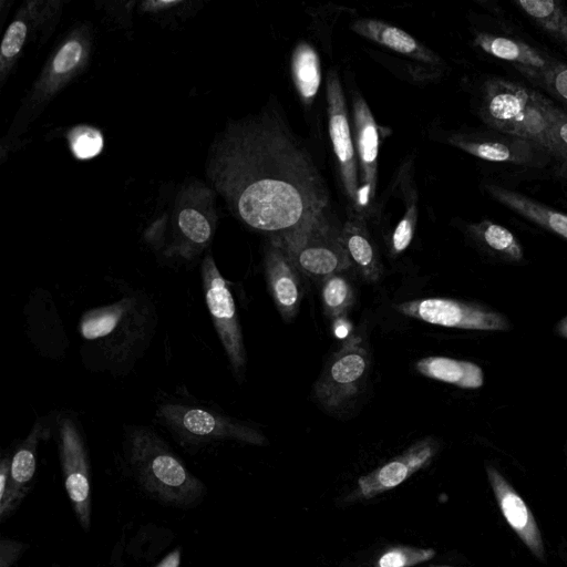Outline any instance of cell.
I'll return each instance as SVG.
<instances>
[{
    "mask_svg": "<svg viewBox=\"0 0 567 567\" xmlns=\"http://www.w3.org/2000/svg\"><path fill=\"white\" fill-rule=\"evenodd\" d=\"M474 43L483 52L511 63L537 86L542 75L558 59L522 39L492 32H477Z\"/></svg>",
    "mask_w": 567,
    "mask_h": 567,
    "instance_id": "e0dca14e",
    "label": "cell"
},
{
    "mask_svg": "<svg viewBox=\"0 0 567 567\" xmlns=\"http://www.w3.org/2000/svg\"><path fill=\"white\" fill-rule=\"evenodd\" d=\"M157 423L185 449L197 450L208 445L237 441L266 445L267 439L256 429L203 403L186 399H169L157 404Z\"/></svg>",
    "mask_w": 567,
    "mask_h": 567,
    "instance_id": "5b68a950",
    "label": "cell"
},
{
    "mask_svg": "<svg viewBox=\"0 0 567 567\" xmlns=\"http://www.w3.org/2000/svg\"><path fill=\"white\" fill-rule=\"evenodd\" d=\"M324 313L331 319L346 316L355 302V290L350 279L343 274L327 277L320 287Z\"/></svg>",
    "mask_w": 567,
    "mask_h": 567,
    "instance_id": "484cf974",
    "label": "cell"
},
{
    "mask_svg": "<svg viewBox=\"0 0 567 567\" xmlns=\"http://www.w3.org/2000/svg\"><path fill=\"white\" fill-rule=\"evenodd\" d=\"M352 105L360 181L359 204L361 215L364 217L362 207L368 206L375 195L379 132L369 105L360 95L353 97Z\"/></svg>",
    "mask_w": 567,
    "mask_h": 567,
    "instance_id": "2e32d148",
    "label": "cell"
},
{
    "mask_svg": "<svg viewBox=\"0 0 567 567\" xmlns=\"http://www.w3.org/2000/svg\"><path fill=\"white\" fill-rule=\"evenodd\" d=\"M71 146L78 158L87 159L101 152L103 138L97 131L82 127L72 133Z\"/></svg>",
    "mask_w": 567,
    "mask_h": 567,
    "instance_id": "4dcf8cb0",
    "label": "cell"
},
{
    "mask_svg": "<svg viewBox=\"0 0 567 567\" xmlns=\"http://www.w3.org/2000/svg\"><path fill=\"white\" fill-rule=\"evenodd\" d=\"M554 331L558 337L567 339V316L556 323Z\"/></svg>",
    "mask_w": 567,
    "mask_h": 567,
    "instance_id": "d590c367",
    "label": "cell"
},
{
    "mask_svg": "<svg viewBox=\"0 0 567 567\" xmlns=\"http://www.w3.org/2000/svg\"><path fill=\"white\" fill-rule=\"evenodd\" d=\"M291 75L300 99L310 105L320 87L321 68L319 56L309 43L301 42L295 48Z\"/></svg>",
    "mask_w": 567,
    "mask_h": 567,
    "instance_id": "d4e9b609",
    "label": "cell"
},
{
    "mask_svg": "<svg viewBox=\"0 0 567 567\" xmlns=\"http://www.w3.org/2000/svg\"><path fill=\"white\" fill-rule=\"evenodd\" d=\"M434 555L432 548L394 546L384 550L373 567H413L430 560Z\"/></svg>",
    "mask_w": 567,
    "mask_h": 567,
    "instance_id": "4316f807",
    "label": "cell"
},
{
    "mask_svg": "<svg viewBox=\"0 0 567 567\" xmlns=\"http://www.w3.org/2000/svg\"><path fill=\"white\" fill-rule=\"evenodd\" d=\"M369 370L370 353L364 340L350 336L315 383L317 402L330 413H343L363 391Z\"/></svg>",
    "mask_w": 567,
    "mask_h": 567,
    "instance_id": "52a82bcc",
    "label": "cell"
},
{
    "mask_svg": "<svg viewBox=\"0 0 567 567\" xmlns=\"http://www.w3.org/2000/svg\"><path fill=\"white\" fill-rule=\"evenodd\" d=\"M326 89L329 135L338 161L342 187L351 203L352 213L361 215L359 204L360 181L355 147L351 136L343 90L334 71L329 72Z\"/></svg>",
    "mask_w": 567,
    "mask_h": 567,
    "instance_id": "4fadbf2b",
    "label": "cell"
},
{
    "mask_svg": "<svg viewBox=\"0 0 567 567\" xmlns=\"http://www.w3.org/2000/svg\"><path fill=\"white\" fill-rule=\"evenodd\" d=\"M157 322L154 302L141 290L87 309L78 324L83 364L91 371L126 375L150 348Z\"/></svg>",
    "mask_w": 567,
    "mask_h": 567,
    "instance_id": "7a4b0ae2",
    "label": "cell"
},
{
    "mask_svg": "<svg viewBox=\"0 0 567 567\" xmlns=\"http://www.w3.org/2000/svg\"><path fill=\"white\" fill-rule=\"evenodd\" d=\"M447 143L484 161L526 168H545L554 163L542 145L495 130L452 133Z\"/></svg>",
    "mask_w": 567,
    "mask_h": 567,
    "instance_id": "8fae6325",
    "label": "cell"
},
{
    "mask_svg": "<svg viewBox=\"0 0 567 567\" xmlns=\"http://www.w3.org/2000/svg\"><path fill=\"white\" fill-rule=\"evenodd\" d=\"M478 117L492 130L535 142L553 156L550 125L557 104L539 91L498 75L478 89Z\"/></svg>",
    "mask_w": 567,
    "mask_h": 567,
    "instance_id": "277c9868",
    "label": "cell"
},
{
    "mask_svg": "<svg viewBox=\"0 0 567 567\" xmlns=\"http://www.w3.org/2000/svg\"><path fill=\"white\" fill-rule=\"evenodd\" d=\"M52 426L56 433L59 457L65 489L84 530L91 526V483L89 450L81 424L70 412L56 414Z\"/></svg>",
    "mask_w": 567,
    "mask_h": 567,
    "instance_id": "ba28073f",
    "label": "cell"
},
{
    "mask_svg": "<svg viewBox=\"0 0 567 567\" xmlns=\"http://www.w3.org/2000/svg\"><path fill=\"white\" fill-rule=\"evenodd\" d=\"M47 419L34 422L29 434L0 463V517L11 515L29 493L37 470V451L41 440L51 435Z\"/></svg>",
    "mask_w": 567,
    "mask_h": 567,
    "instance_id": "7c38bea8",
    "label": "cell"
},
{
    "mask_svg": "<svg viewBox=\"0 0 567 567\" xmlns=\"http://www.w3.org/2000/svg\"><path fill=\"white\" fill-rule=\"evenodd\" d=\"M341 235L352 268L364 281H379L383 268L377 246L365 226L364 217L351 213L349 219L341 227Z\"/></svg>",
    "mask_w": 567,
    "mask_h": 567,
    "instance_id": "d6986e66",
    "label": "cell"
},
{
    "mask_svg": "<svg viewBox=\"0 0 567 567\" xmlns=\"http://www.w3.org/2000/svg\"><path fill=\"white\" fill-rule=\"evenodd\" d=\"M538 87L551 96L553 101L567 113V63L557 60L542 75Z\"/></svg>",
    "mask_w": 567,
    "mask_h": 567,
    "instance_id": "f1b7e54d",
    "label": "cell"
},
{
    "mask_svg": "<svg viewBox=\"0 0 567 567\" xmlns=\"http://www.w3.org/2000/svg\"><path fill=\"white\" fill-rule=\"evenodd\" d=\"M466 235L485 255L503 262L524 260V249L517 237L506 227L489 219L466 225Z\"/></svg>",
    "mask_w": 567,
    "mask_h": 567,
    "instance_id": "44dd1931",
    "label": "cell"
},
{
    "mask_svg": "<svg viewBox=\"0 0 567 567\" xmlns=\"http://www.w3.org/2000/svg\"><path fill=\"white\" fill-rule=\"evenodd\" d=\"M556 174L567 178V113L557 105L550 125Z\"/></svg>",
    "mask_w": 567,
    "mask_h": 567,
    "instance_id": "83f0119b",
    "label": "cell"
},
{
    "mask_svg": "<svg viewBox=\"0 0 567 567\" xmlns=\"http://www.w3.org/2000/svg\"><path fill=\"white\" fill-rule=\"evenodd\" d=\"M238 217L271 236L327 210L329 195L309 152L277 117L265 115L236 138L227 164Z\"/></svg>",
    "mask_w": 567,
    "mask_h": 567,
    "instance_id": "6da1fadb",
    "label": "cell"
},
{
    "mask_svg": "<svg viewBox=\"0 0 567 567\" xmlns=\"http://www.w3.org/2000/svg\"><path fill=\"white\" fill-rule=\"evenodd\" d=\"M514 4L567 52V8L559 0H516Z\"/></svg>",
    "mask_w": 567,
    "mask_h": 567,
    "instance_id": "603a6c76",
    "label": "cell"
},
{
    "mask_svg": "<svg viewBox=\"0 0 567 567\" xmlns=\"http://www.w3.org/2000/svg\"><path fill=\"white\" fill-rule=\"evenodd\" d=\"M359 35L392 51L429 64H441V58L404 30L374 19H359L350 27Z\"/></svg>",
    "mask_w": 567,
    "mask_h": 567,
    "instance_id": "ffe728a7",
    "label": "cell"
},
{
    "mask_svg": "<svg viewBox=\"0 0 567 567\" xmlns=\"http://www.w3.org/2000/svg\"><path fill=\"white\" fill-rule=\"evenodd\" d=\"M181 563V550L176 549L168 554L156 567H178Z\"/></svg>",
    "mask_w": 567,
    "mask_h": 567,
    "instance_id": "e575fe53",
    "label": "cell"
},
{
    "mask_svg": "<svg viewBox=\"0 0 567 567\" xmlns=\"http://www.w3.org/2000/svg\"><path fill=\"white\" fill-rule=\"evenodd\" d=\"M23 550V544L11 539H2L0 549V567H10Z\"/></svg>",
    "mask_w": 567,
    "mask_h": 567,
    "instance_id": "836d02e7",
    "label": "cell"
},
{
    "mask_svg": "<svg viewBox=\"0 0 567 567\" xmlns=\"http://www.w3.org/2000/svg\"><path fill=\"white\" fill-rule=\"evenodd\" d=\"M401 315L446 328L480 331L507 330L506 316L486 306L450 298H424L394 306Z\"/></svg>",
    "mask_w": 567,
    "mask_h": 567,
    "instance_id": "30bf717a",
    "label": "cell"
},
{
    "mask_svg": "<svg viewBox=\"0 0 567 567\" xmlns=\"http://www.w3.org/2000/svg\"><path fill=\"white\" fill-rule=\"evenodd\" d=\"M488 475L497 493L504 516L530 547L537 548L539 545L538 533L525 503L494 468L488 470Z\"/></svg>",
    "mask_w": 567,
    "mask_h": 567,
    "instance_id": "cb8c5ba5",
    "label": "cell"
},
{
    "mask_svg": "<svg viewBox=\"0 0 567 567\" xmlns=\"http://www.w3.org/2000/svg\"><path fill=\"white\" fill-rule=\"evenodd\" d=\"M82 56V45L78 41L66 42L56 53L53 60V71L62 74L78 65Z\"/></svg>",
    "mask_w": 567,
    "mask_h": 567,
    "instance_id": "1f68e13d",
    "label": "cell"
},
{
    "mask_svg": "<svg viewBox=\"0 0 567 567\" xmlns=\"http://www.w3.org/2000/svg\"><path fill=\"white\" fill-rule=\"evenodd\" d=\"M203 295L213 326L235 377L240 381L247 363V353L234 296L210 254L200 265Z\"/></svg>",
    "mask_w": 567,
    "mask_h": 567,
    "instance_id": "9c48e42d",
    "label": "cell"
},
{
    "mask_svg": "<svg viewBox=\"0 0 567 567\" xmlns=\"http://www.w3.org/2000/svg\"><path fill=\"white\" fill-rule=\"evenodd\" d=\"M127 464L142 488L169 506L189 508L204 497V483L192 474L153 429L131 425L125 434Z\"/></svg>",
    "mask_w": 567,
    "mask_h": 567,
    "instance_id": "3957f363",
    "label": "cell"
},
{
    "mask_svg": "<svg viewBox=\"0 0 567 567\" xmlns=\"http://www.w3.org/2000/svg\"><path fill=\"white\" fill-rule=\"evenodd\" d=\"M265 276L270 297L285 322L292 321L305 295V277L274 239L265 252Z\"/></svg>",
    "mask_w": 567,
    "mask_h": 567,
    "instance_id": "9a60e30c",
    "label": "cell"
},
{
    "mask_svg": "<svg viewBox=\"0 0 567 567\" xmlns=\"http://www.w3.org/2000/svg\"><path fill=\"white\" fill-rule=\"evenodd\" d=\"M485 189L497 203L567 240V214L498 184H486Z\"/></svg>",
    "mask_w": 567,
    "mask_h": 567,
    "instance_id": "ac0fdd59",
    "label": "cell"
},
{
    "mask_svg": "<svg viewBox=\"0 0 567 567\" xmlns=\"http://www.w3.org/2000/svg\"><path fill=\"white\" fill-rule=\"evenodd\" d=\"M416 218L417 208L415 203H412L392 234L391 252L393 256L402 254L411 244L415 230Z\"/></svg>",
    "mask_w": 567,
    "mask_h": 567,
    "instance_id": "f546056e",
    "label": "cell"
},
{
    "mask_svg": "<svg viewBox=\"0 0 567 567\" xmlns=\"http://www.w3.org/2000/svg\"><path fill=\"white\" fill-rule=\"evenodd\" d=\"M271 238L284 248L302 276L310 280L321 284L327 277L352 268L341 228L330 219L327 210Z\"/></svg>",
    "mask_w": 567,
    "mask_h": 567,
    "instance_id": "8992f818",
    "label": "cell"
},
{
    "mask_svg": "<svg viewBox=\"0 0 567 567\" xmlns=\"http://www.w3.org/2000/svg\"><path fill=\"white\" fill-rule=\"evenodd\" d=\"M27 34V25L20 20L13 21L7 29L2 44L1 53L4 58H12L19 53Z\"/></svg>",
    "mask_w": 567,
    "mask_h": 567,
    "instance_id": "d6a6232c",
    "label": "cell"
},
{
    "mask_svg": "<svg viewBox=\"0 0 567 567\" xmlns=\"http://www.w3.org/2000/svg\"><path fill=\"white\" fill-rule=\"evenodd\" d=\"M422 375L461 389H478L484 383L483 370L476 363L447 357H426L415 363Z\"/></svg>",
    "mask_w": 567,
    "mask_h": 567,
    "instance_id": "7402d4cb",
    "label": "cell"
},
{
    "mask_svg": "<svg viewBox=\"0 0 567 567\" xmlns=\"http://www.w3.org/2000/svg\"><path fill=\"white\" fill-rule=\"evenodd\" d=\"M439 446V441L432 436L416 441L401 454L359 477L350 498L370 499L395 488L427 466L436 455Z\"/></svg>",
    "mask_w": 567,
    "mask_h": 567,
    "instance_id": "5bb4252c",
    "label": "cell"
}]
</instances>
